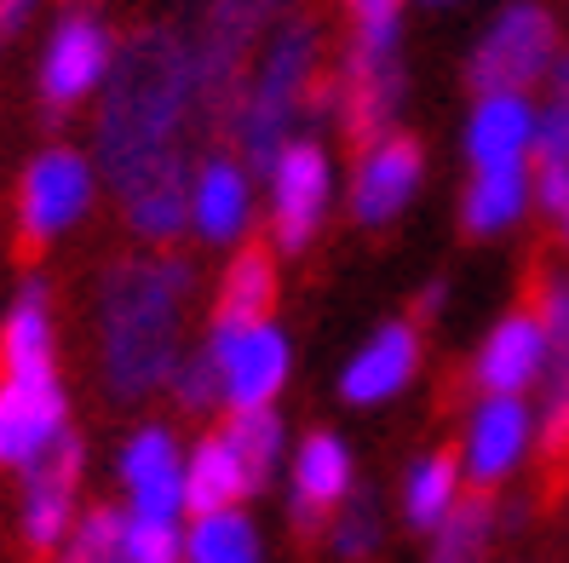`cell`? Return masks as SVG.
<instances>
[{
  "mask_svg": "<svg viewBox=\"0 0 569 563\" xmlns=\"http://www.w3.org/2000/svg\"><path fill=\"white\" fill-rule=\"evenodd\" d=\"M357 472L362 466H357V449L346 443V432H333V425H306V432L293 438L288 460H282L288 523L299 529V535H317V529L362 489Z\"/></svg>",
  "mask_w": 569,
  "mask_h": 563,
  "instance_id": "e0dca14e",
  "label": "cell"
},
{
  "mask_svg": "<svg viewBox=\"0 0 569 563\" xmlns=\"http://www.w3.org/2000/svg\"><path fill=\"white\" fill-rule=\"evenodd\" d=\"M202 277L179 248H127L92 282V356L116 409H144L190 351V300Z\"/></svg>",
  "mask_w": 569,
  "mask_h": 563,
  "instance_id": "7a4b0ae2",
  "label": "cell"
},
{
  "mask_svg": "<svg viewBox=\"0 0 569 563\" xmlns=\"http://www.w3.org/2000/svg\"><path fill=\"white\" fill-rule=\"evenodd\" d=\"M535 454H541V409H535V396L472 391V403L460 409V425H455V460L466 472V489L478 494L512 489Z\"/></svg>",
  "mask_w": 569,
  "mask_h": 563,
  "instance_id": "30bf717a",
  "label": "cell"
},
{
  "mask_svg": "<svg viewBox=\"0 0 569 563\" xmlns=\"http://www.w3.org/2000/svg\"><path fill=\"white\" fill-rule=\"evenodd\" d=\"M415 7H426V12H449V7H466V0H415Z\"/></svg>",
  "mask_w": 569,
  "mask_h": 563,
  "instance_id": "ab89813d",
  "label": "cell"
},
{
  "mask_svg": "<svg viewBox=\"0 0 569 563\" xmlns=\"http://www.w3.org/2000/svg\"><path fill=\"white\" fill-rule=\"evenodd\" d=\"M317 104H322V29L306 12H288L248 58L219 127L230 150L264 168L293 132H306V115Z\"/></svg>",
  "mask_w": 569,
  "mask_h": 563,
  "instance_id": "3957f363",
  "label": "cell"
},
{
  "mask_svg": "<svg viewBox=\"0 0 569 563\" xmlns=\"http://www.w3.org/2000/svg\"><path fill=\"white\" fill-rule=\"evenodd\" d=\"M541 92H552V98H569V41H563V52L552 58V70H547Z\"/></svg>",
  "mask_w": 569,
  "mask_h": 563,
  "instance_id": "8d00e7d4",
  "label": "cell"
},
{
  "mask_svg": "<svg viewBox=\"0 0 569 563\" xmlns=\"http://www.w3.org/2000/svg\"><path fill=\"white\" fill-rule=\"evenodd\" d=\"M184 563H271V535L248 506L184 517Z\"/></svg>",
  "mask_w": 569,
  "mask_h": 563,
  "instance_id": "484cf974",
  "label": "cell"
},
{
  "mask_svg": "<svg viewBox=\"0 0 569 563\" xmlns=\"http://www.w3.org/2000/svg\"><path fill=\"white\" fill-rule=\"evenodd\" d=\"M529 161L569 168V98L535 92V150H529Z\"/></svg>",
  "mask_w": 569,
  "mask_h": 563,
  "instance_id": "d6a6232c",
  "label": "cell"
},
{
  "mask_svg": "<svg viewBox=\"0 0 569 563\" xmlns=\"http://www.w3.org/2000/svg\"><path fill=\"white\" fill-rule=\"evenodd\" d=\"M541 454H569V409L541 432Z\"/></svg>",
  "mask_w": 569,
  "mask_h": 563,
  "instance_id": "74e56055",
  "label": "cell"
},
{
  "mask_svg": "<svg viewBox=\"0 0 569 563\" xmlns=\"http://www.w3.org/2000/svg\"><path fill=\"white\" fill-rule=\"evenodd\" d=\"M409 7L415 0H346V52L322 87V110H333L351 144H368L403 121L409 104Z\"/></svg>",
  "mask_w": 569,
  "mask_h": 563,
  "instance_id": "277c9868",
  "label": "cell"
},
{
  "mask_svg": "<svg viewBox=\"0 0 569 563\" xmlns=\"http://www.w3.org/2000/svg\"><path fill=\"white\" fill-rule=\"evenodd\" d=\"M535 150V92H472L460 115V161L472 168H523Z\"/></svg>",
  "mask_w": 569,
  "mask_h": 563,
  "instance_id": "ffe728a7",
  "label": "cell"
},
{
  "mask_svg": "<svg viewBox=\"0 0 569 563\" xmlns=\"http://www.w3.org/2000/svg\"><path fill=\"white\" fill-rule=\"evenodd\" d=\"M282 300V259L271 242L230 248L213 282V316H277Z\"/></svg>",
  "mask_w": 569,
  "mask_h": 563,
  "instance_id": "d4e9b609",
  "label": "cell"
},
{
  "mask_svg": "<svg viewBox=\"0 0 569 563\" xmlns=\"http://www.w3.org/2000/svg\"><path fill=\"white\" fill-rule=\"evenodd\" d=\"M460 501H466V472H460L455 449H420V454H409L403 477H397V523H403L409 535L426 541Z\"/></svg>",
  "mask_w": 569,
  "mask_h": 563,
  "instance_id": "603a6c76",
  "label": "cell"
},
{
  "mask_svg": "<svg viewBox=\"0 0 569 563\" xmlns=\"http://www.w3.org/2000/svg\"><path fill=\"white\" fill-rule=\"evenodd\" d=\"M52 563H121V506H81Z\"/></svg>",
  "mask_w": 569,
  "mask_h": 563,
  "instance_id": "f546056e",
  "label": "cell"
},
{
  "mask_svg": "<svg viewBox=\"0 0 569 563\" xmlns=\"http://www.w3.org/2000/svg\"><path fill=\"white\" fill-rule=\"evenodd\" d=\"M110 477L121 494V512L132 517H173L184 523V438L173 420H139L127 425L116 454H110Z\"/></svg>",
  "mask_w": 569,
  "mask_h": 563,
  "instance_id": "9a60e30c",
  "label": "cell"
},
{
  "mask_svg": "<svg viewBox=\"0 0 569 563\" xmlns=\"http://www.w3.org/2000/svg\"><path fill=\"white\" fill-rule=\"evenodd\" d=\"M121 563H184V523L121 512Z\"/></svg>",
  "mask_w": 569,
  "mask_h": 563,
  "instance_id": "1f68e13d",
  "label": "cell"
},
{
  "mask_svg": "<svg viewBox=\"0 0 569 563\" xmlns=\"http://www.w3.org/2000/svg\"><path fill=\"white\" fill-rule=\"evenodd\" d=\"M161 396L173 403V414H190V420L224 414V409H219V374H213V362H208L202 345H190V351L179 356V369H173V380H167Z\"/></svg>",
  "mask_w": 569,
  "mask_h": 563,
  "instance_id": "4dcf8cb0",
  "label": "cell"
},
{
  "mask_svg": "<svg viewBox=\"0 0 569 563\" xmlns=\"http://www.w3.org/2000/svg\"><path fill=\"white\" fill-rule=\"evenodd\" d=\"M552 230H558V248L569 253V195H563V208H558V219H552Z\"/></svg>",
  "mask_w": 569,
  "mask_h": 563,
  "instance_id": "f35d334b",
  "label": "cell"
},
{
  "mask_svg": "<svg viewBox=\"0 0 569 563\" xmlns=\"http://www.w3.org/2000/svg\"><path fill=\"white\" fill-rule=\"evenodd\" d=\"M443 311H449V282H443V277H431V282L420 288V300H415V322L426 328V322H438Z\"/></svg>",
  "mask_w": 569,
  "mask_h": 563,
  "instance_id": "d590c367",
  "label": "cell"
},
{
  "mask_svg": "<svg viewBox=\"0 0 569 563\" xmlns=\"http://www.w3.org/2000/svg\"><path fill=\"white\" fill-rule=\"evenodd\" d=\"M224 438L237 443V454H242V466H248V477H253V489H259V494L277 483L282 460H288V449H293V432H288L282 409H248V414H224Z\"/></svg>",
  "mask_w": 569,
  "mask_h": 563,
  "instance_id": "83f0119b",
  "label": "cell"
},
{
  "mask_svg": "<svg viewBox=\"0 0 569 563\" xmlns=\"http://www.w3.org/2000/svg\"><path fill=\"white\" fill-rule=\"evenodd\" d=\"M346 173L333 161L328 139L317 132H293V139L259 168V219L271 237L277 259H299L322 242L328 219L340 213Z\"/></svg>",
  "mask_w": 569,
  "mask_h": 563,
  "instance_id": "5b68a950",
  "label": "cell"
},
{
  "mask_svg": "<svg viewBox=\"0 0 569 563\" xmlns=\"http://www.w3.org/2000/svg\"><path fill=\"white\" fill-rule=\"evenodd\" d=\"M202 121V81H196V52L184 29L156 23L121 41L92 115V161L104 173V190L121 202L150 184H184L196 161L190 132Z\"/></svg>",
  "mask_w": 569,
  "mask_h": 563,
  "instance_id": "6da1fadb",
  "label": "cell"
},
{
  "mask_svg": "<svg viewBox=\"0 0 569 563\" xmlns=\"http://www.w3.org/2000/svg\"><path fill=\"white\" fill-rule=\"evenodd\" d=\"M529 311L547 334V380L535 391V409H541V432L569 409V264H541L529 293Z\"/></svg>",
  "mask_w": 569,
  "mask_h": 563,
  "instance_id": "cb8c5ba5",
  "label": "cell"
},
{
  "mask_svg": "<svg viewBox=\"0 0 569 563\" xmlns=\"http://www.w3.org/2000/svg\"><path fill=\"white\" fill-rule=\"evenodd\" d=\"M219 374V409H282V391L293 385L299 351L282 316H208V334L196 340Z\"/></svg>",
  "mask_w": 569,
  "mask_h": 563,
  "instance_id": "8992f818",
  "label": "cell"
},
{
  "mask_svg": "<svg viewBox=\"0 0 569 563\" xmlns=\"http://www.w3.org/2000/svg\"><path fill=\"white\" fill-rule=\"evenodd\" d=\"M104 195L110 190H104V173H98L92 150L58 139L23 161L18 190H12V224L29 248H58L98 213Z\"/></svg>",
  "mask_w": 569,
  "mask_h": 563,
  "instance_id": "52a82bcc",
  "label": "cell"
},
{
  "mask_svg": "<svg viewBox=\"0 0 569 563\" xmlns=\"http://www.w3.org/2000/svg\"><path fill=\"white\" fill-rule=\"evenodd\" d=\"M259 224V168L230 144H213L190 161V242L202 248H242Z\"/></svg>",
  "mask_w": 569,
  "mask_h": 563,
  "instance_id": "2e32d148",
  "label": "cell"
},
{
  "mask_svg": "<svg viewBox=\"0 0 569 563\" xmlns=\"http://www.w3.org/2000/svg\"><path fill=\"white\" fill-rule=\"evenodd\" d=\"M563 52V23L547 0H500L466 47L472 92H541L552 58Z\"/></svg>",
  "mask_w": 569,
  "mask_h": 563,
  "instance_id": "ba28073f",
  "label": "cell"
},
{
  "mask_svg": "<svg viewBox=\"0 0 569 563\" xmlns=\"http://www.w3.org/2000/svg\"><path fill=\"white\" fill-rule=\"evenodd\" d=\"M253 494L259 489L242 466L237 443L224 438V425H208L202 438L184 443V517L219 512V506H248Z\"/></svg>",
  "mask_w": 569,
  "mask_h": 563,
  "instance_id": "7402d4cb",
  "label": "cell"
},
{
  "mask_svg": "<svg viewBox=\"0 0 569 563\" xmlns=\"http://www.w3.org/2000/svg\"><path fill=\"white\" fill-rule=\"evenodd\" d=\"M288 18V0H202L190 23V52H196V81H202V110L208 121L224 115L230 92H237L248 58L259 41Z\"/></svg>",
  "mask_w": 569,
  "mask_h": 563,
  "instance_id": "4fadbf2b",
  "label": "cell"
},
{
  "mask_svg": "<svg viewBox=\"0 0 569 563\" xmlns=\"http://www.w3.org/2000/svg\"><path fill=\"white\" fill-rule=\"evenodd\" d=\"M426 179H431V155L415 132L391 127L380 139L357 144L351 168H346V190H340V208L357 230L380 237V230H397L415 202L426 195Z\"/></svg>",
  "mask_w": 569,
  "mask_h": 563,
  "instance_id": "8fae6325",
  "label": "cell"
},
{
  "mask_svg": "<svg viewBox=\"0 0 569 563\" xmlns=\"http://www.w3.org/2000/svg\"><path fill=\"white\" fill-rule=\"evenodd\" d=\"M322 541L340 563H375L380 546H386V506L368 489H357L351 501L322 523Z\"/></svg>",
  "mask_w": 569,
  "mask_h": 563,
  "instance_id": "f1b7e54d",
  "label": "cell"
},
{
  "mask_svg": "<svg viewBox=\"0 0 569 563\" xmlns=\"http://www.w3.org/2000/svg\"><path fill=\"white\" fill-rule=\"evenodd\" d=\"M47 12V0H0V47H12L29 36V23Z\"/></svg>",
  "mask_w": 569,
  "mask_h": 563,
  "instance_id": "e575fe53",
  "label": "cell"
},
{
  "mask_svg": "<svg viewBox=\"0 0 569 563\" xmlns=\"http://www.w3.org/2000/svg\"><path fill=\"white\" fill-rule=\"evenodd\" d=\"M500 501L495 494L466 489V501L426 535V557L420 563H489L495 541H500Z\"/></svg>",
  "mask_w": 569,
  "mask_h": 563,
  "instance_id": "4316f807",
  "label": "cell"
},
{
  "mask_svg": "<svg viewBox=\"0 0 569 563\" xmlns=\"http://www.w3.org/2000/svg\"><path fill=\"white\" fill-rule=\"evenodd\" d=\"M529 184H535V213L552 224L563 195H569V168H541V161H529Z\"/></svg>",
  "mask_w": 569,
  "mask_h": 563,
  "instance_id": "836d02e7",
  "label": "cell"
},
{
  "mask_svg": "<svg viewBox=\"0 0 569 563\" xmlns=\"http://www.w3.org/2000/svg\"><path fill=\"white\" fill-rule=\"evenodd\" d=\"M116 29L104 23V12L92 7H70L58 12L52 29L41 36V58H36V92L47 115H76L81 104H92L104 92L110 70H116Z\"/></svg>",
  "mask_w": 569,
  "mask_h": 563,
  "instance_id": "7c38bea8",
  "label": "cell"
},
{
  "mask_svg": "<svg viewBox=\"0 0 569 563\" xmlns=\"http://www.w3.org/2000/svg\"><path fill=\"white\" fill-rule=\"evenodd\" d=\"M426 374V328L415 316H386L346 351L340 374H333V396L357 414L391 409L420 385Z\"/></svg>",
  "mask_w": 569,
  "mask_h": 563,
  "instance_id": "5bb4252c",
  "label": "cell"
},
{
  "mask_svg": "<svg viewBox=\"0 0 569 563\" xmlns=\"http://www.w3.org/2000/svg\"><path fill=\"white\" fill-rule=\"evenodd\" d=\"M81 472H87V449L81 438H70L58 454H47L41 466L18 477V541L36 557H52L70 541L81 517Z\"/></svg>",
  "mask_w": 569,
  "mask_h": 563,
  "instance_id": "ac0fdd59",
  "label": "cell"
},
{
  "mask_svg": "<svg viewBox=\"0 0 569 563\" xmlns=\"http://www.w3.org/2000/svg\"><path fill=\"white\" fill-rule=\"evenodd\" d=\"M547 380V334H541V322H535L529 305H512V311H500L472 356H466V385L472 391H495V396H535Z\"/></svg>",
  "mask_w": 569,
  "mask_h": 563,
  "instance_id": "d6986e66",
  "label": "cell"
},
{
  "mask_svg": "<svg viewBox=\"0 0 569 563\" xmlns=\"http://www.w3.org/2000/svg\"><path fill=\"white\" fill-rule=\"evenodd\" d=\"M76 438V403L63 362H7L0 369V472L23 477Z\"/></svg>",
  "mask_w": 569,
  "mask_h": 563,
  "instance_id": "9c48e42d",
  "label": "cell"
},
{
  "mask_svg": "<svg viewBox=\"0 0 569 563\" xmlns=\"http://www.w3.org/2000/svg\"><path fill=\"white\" fill-rule=\"evenodd\" d=\"M535 219V184H529V161L523 168H472L460 184L455 224L472 242H500Z\"/></svg>",
  "mask_w": 569,
  "mask_h": 563,
  "instance_id": "44dd1931",
  "label": "cell"
}]
</instances>
